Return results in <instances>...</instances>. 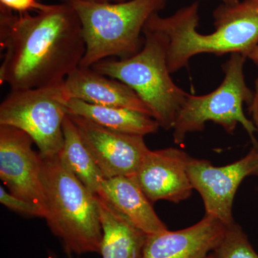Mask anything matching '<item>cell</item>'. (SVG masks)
<instances>
[{"instance_id":"11","label":"cell","mask_w":258,"mask_h":258,"mask_svg":"<svg viewBox=\"0 0 258 258\" xmlns=\"http://www.w3.org/2000/svg\"><path fill=\"white\" fill-rule=\"evenodd\" d=\"M190 158L173 147L148 153L134 178L151 203H179L190 198L194 189L187 171Z\"/></svg>"},{"instance_id":"18","label":"cell","mask_w":258,"mask_h":258,"mask_svg":"<svg viewBox=\"0 0 258 258\" xmlns=\"http://www.w3.org/2000/svg\"><path fill=\"white\" fill-rule=\"evenodd\" d=\"M212 253L215 258H258L243 229L235 222L227 226L223 238Z\"/></svg>"},{"instance_id":"15","label":"cell","mask_w":258,"mask_h":258,"mask_svg":"<svg viewBox=\"0 0 258 258\" xmlns=\"http://www.w3.org/2000/svg\"><path fill=\"white\" fill-rule=\"evenodd\" d=\"M96 195L103 230L102 258H142L147 234L132 225L104 200Z\"/></svg>"},{"instance_id":"8","label":"cell","mask_w":258,"mask_h":258,"mask_svg":"<svg viewBox=\"0 0 258 258\" xmlns=\"http://www.w3.org/2000/svg\"><path fill=\"white\" fill-rule=\"evenodd\" d=\"M188 174L194 189L201 195L205 215L228 226L235 222L234 199L242 181L258 176V145L252 146L244 157L228 165L215 166L206 159L190 158Z\"/></svg>"},{"instance_id":"1","label":"cell","mask_w":258,"mask_h":258,"mask_svg":"<svg viewBox=\"0 0 258 258\" xmlns=\"http://www.w3.org/2000/svg\"><path fill=\"white\" fill-rule=\"evenodd\" d=\"M1 8L2 85L11 90L55 86L79 67L86 45L69 5H50L35 15H15Z\"/></svg>"},{"instance_id":"10","label":"cell","mask_w":258,"mask_h":258,"mask_svg":"<svg viewBox=\"0 0 258 258\" xmlns=\"http://www.w3.org/2000/svg\"><path fill=\"white\" fill-rule=\"evenodd\" d=\"M69 115L105 179L135 176L150 152L144 137L120 133L79 115Z\"/></svg>"},{"instance_id":"25","label":"cell","mask_w":258,"mask_h":258,"mask_svg":"<svg viewBox=\"0 0 258 258\" xmlns=\"http://www.w3.org/2000/svg\"><path fill=\"white\" fill-rule=\"evenodd\" d=\"M205 258H215V256H214L213 253L212 252L211 254H209V255L207 256V257Z\"/></svg>"},{"instance_id":"24","label":"cell","mask_w":258,"mask_h":258,"mask_svg":"<svg viewBox=\"0 0 258 258\" xmlns=\"http://www.w3.org/2000/svg\"><path fill=\"white\" fill-rule=\"evenodd\" d=\"M91 1L101 2V3H110V2L113 1V0H91ZM114 1H115V0H114Z\"/></svg>"},{"instance_id":"4","label":"cell","mask_w":258,"mask_h":258,"mask_svg":"<svg viewBox=\"0 0 258 258\" xmlns=\"http://www.w3.org/2000/svg\"><path fill=\"white\" fill-rule=\"evenodd\" d=\"M166 0H126L116 3L66 0L79 19L86 51L80 67L91 68L107 57L128 58L144 46L141 34Z\"/></svg>"},{"instance_id":"12","label":"cell","mask_w":258,"mask_h":258,"mask_svg":"<svg viewBox=\"0 0 258 258\" xmlns=\"http://www.w3.org/2000/svg\"><path fill=\"white\" fill-rule=\"evenodd\" d=\"M227 227L216 218L205 215L187 228L148 235L142 258L206 257L220 243Z\"/></svg>"},{"instance_id":"3","label":"cell","mask_w":258,"mask_h":258,"mask_svg":"<svg viewBox=\"0 0 258 258\" xmlns=\"http://www.w3.org/2000/svg\"><path fill=\"white\" fill-rule=\"evenodd\" d=\"M41 165L45 220L51 232L70 255L100 254L103 230L96 195L62 164L58 155L41 156Z\"/></svg>"},{"instance_id":"19","label":"cell","mask_w":258,"mask_h":258,"mask_svg":"<svg viewBox=\"0 0 258 258\" xmlns=\"http://www.w3.org/2000/svg\"><path fill=\"white\" fill-rule=\"evenodd\" d=\"M0 203L7 208L27 216L38 217L45 219L46 211L35 204L25 201L8 192L3 186H0Z\"/></svg>"},{"instance_id":"9","label":"cell","mask_w":258,"mask_h":258,"mask_svg":"<svg viewBox=\"0 0 258 258\" xmlns=\"http://www.w3.org/2000/svg\"><path fill=\"white\" fill-rule=\"evenodd\" d=\"M32 143L23 131L0 125V179L12 195L46 211L41 156L33 150Z\"/></svg>"},{"instance_id":"5","label":"cell","mask_w":258,"mask_h":258,"mask_svg":"<svg viewBox=\"0 0 258 258\" xmlns=\"http://www.w3.org/2000/svg\"><path fill=\"white\" fill-rule=\"evenodd\" d=\"M144 43L128 58L103 60L92 69L132 88L147 106L161 128L172 129L188 93L178 87L168 68L169 38L154 30H143Z\"/></svg>"},{"instance_id":"27","label":"cell","mask_w":258,"mask_h":258,"mask_svg":"<svg viewBox=\"0 0 258 258\" xmlns=\"http://www.w3.org/2000/svg\"></svg>"},{"instance_id":"17","label":"cell","mask_w":258,"mask_h":258,"mask_svg":"<svg viewBox=\"0 0 258 258\" xmlns=\"http://www.w3.org/2000/svg\"><path fill=\"white\" fill-rule=\"evenodd\" d=\"M64 144L58 157L68 169L88 188L97 194L104 181L102 174L77 125L69 114L62 123Z\"/></svg>"},{"instance_id":"13","label":"cell","mask_w":258,"mask_h":258,"mask_svg":"<svg viewBox=\"0 0 258 258\" xmlns=\"http://www.w3.org/2000/svg\"><path fill=\"white\" fill-rule=\"evenodd\" d=\"M62 88L68 100L76 99L91 104L123 107L152 113L138 95L125 83L100 74L92 68H77L67 76Z\"/></svg>"},{"instance_id":"21","label":"cell","mask_w":258,"mask_h":258,"mask_svg":"<svg viewBox=\"0 0 258 258\" xmlns=\"http://www.w3.org/2000/svg\"><path fill=\"white\" fill-rule=\"evenodd\" d=\"M253 98L248 105V111L252 117V122L258 129V78L254 81Z\"/></svg>"},{"instance_id":"2","label":"cell","mask_w":258,"mask_h":258,"mask_svg":"<svg viewBox=\"0 0 258 258\" xmlns=\"http://www.w3.org/2000/svg\"><path fill=\"white\" fill-rule=\"evenodd\" d=\"M200 3L195 2L174 14L156 13L144 29L164 34L169 38L167 63L171 74L187 67L191 57L202 53L247 55L258 45V3L243 0L222 3L213 13L215 30L208 35L198 32Z\"/></svg>"},{"instance_id":"26","label":"cell","mask_w":258,"mask_h":258,"mask_svg":"<svg viewBox=\"0 0 258 258\" xmlns=\"http://www.w3.org/2000/svg\"><path fill=\"white\" fill-rule=\"evenodd\" d=\"M252 1L256 2V3H258V0H252Z\"/></svg>"},{"instance_id":"16","label":"cell","mask_w":258,"mask_h":258,"mask_svg":"<svg viewBox=\"0 0 258 258\" xmlns=\"http://www.w3.org/2000/svg\"><path fill=\"white\" fill-rule=\"evenodd\" d=\"M68 114L79 115L105 128L144 137L157 133L159 123L147 113L123 107L91 104L76 99L66 102Z\"/></svg>"},{"instance_id":"7","label":"cell","mask_w":258,"mask_h":258,"mask_svg":"<svg viewBox=\"0 0 258 258\" xmlns=\"http://www.w3.org/2000/svg\"><path fill=\"white\" fill-rule=\"evenodd\" d=\"M62 83L48 87L11 90L0 105V125L28 134L42 157L58 155L64 144L68 114Z\"/></svg>"},{"instance_id":"20","label":"cell","mask_w":258,"mask_h":258,"mask_svg":"<svg viewBox=\"0 0 258 258\" xmlns=\"http://www.w3.org/2000/svg\"><path fill=\"white\" fill-rule=\"evenodd\" d=\"M1 7L9 10L18 12L20 14L30 11L37 13L43 11L50 5H44L38 0H0Z\"/></svg>"},{"instance_id":"23","label":"cell","mask_w":258,"mask_h":258,"mask_svg":"<svg viewBox=\"0 0 258 258\" xmlns=\"http://www.w3.org/2000/svg\"><path fill=\"white\" fill-rule=\"evenodd\" d=\"M115 1L123 2L126 1V0H115ZM220 1H221L222 3H224V4L232 5L238 3V2H240V0H220Z\"/></svg>"},{"instance_id":"6","label":"cell","mask_w":258,"mask_h":258,"mask_svg":"<svg viewBox=\"0 0 258 258\" xmlns=\"http://www.w3.org/2000/svg\"><path fill=\"white\" fill-rule=\"evenodd\" d=\"M246 59L242 54H231L222 64L225 77L218 88L203 96L188 93L173 126L174 143L181 145L187 134L203 132L206 123L212 121L230 134H234L240 123L248 134L252 146L258 145L255 137L258 129L243 110L244 103L248 106L254 94L244 78Z\"/></svg>"},{"instance_id":"14","label":"cell","mask_w":258,"mask_h":258,"mask_svg":"<svg viewBox=\"0 0 258 258\" xmlns=\"http://www.w3.org/2000/svg\"><path fill=\"white\" fill-rule=\"evenodd\" d=\"M95 195L106 201L127 221L147 235L168 230L134 176L105 179Z\"/></svg>"},{"instance_id":"22","label":"cell","mask_w":258,"mask_h":258,"mask_svg":"<svg viewBox=\"0 0 258 258\" xmlns=\"http://www.w3.org/2000/svg\"><path fill=\"white\" fill-rule=\"evenodd\" d=\"M247 58H249V60H252V62L257 66L258 69V45H256V46L249 52L248 55L247 56Z\"/></svg>"}]
</instances>
